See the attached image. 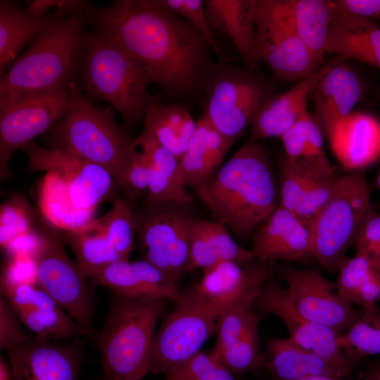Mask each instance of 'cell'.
Listing matches in <instances>:
<instances>
[{
	"label": "cell",
	"instance_id": "1",
	"mask_svg": "<svg viewBox=\"0 0 380 380\" xmlns=\"http://www.w3.org/2000/svg\"><path fill=\"white\" fill-rule=\"evenodd\" d=\"M86 8L96 32L141 65L165 96L187 98L202 91L212 49L186 20L156 0H119Z\"/></svg>",
	"mask_w": 380,
	"mask_h": 380
},
{
	"label": "cell",
	"instance_id": "14",
	"mask_svg": "<svg viewBox=\"0 0 380 380\" xmlns=\"http://www.w3.org/2000/svg\"><path fill=\"white\" fill-rule=\"evenodd\" d=\"M254 306L279 317L285 324L289 338L323 359L338 377L351 376L355 365L348 360L338 346V334L327 327L308 319L295 309L286 289L276 281L274 269Z\"/></svg>",
	"mask_w": 380,
	"mask_h": 380
},
{
	"label": "cell",
	"instance_id": "57",
	"mask_svg": "<svg viewBox=\"0 0 380 380\" xmlns=\"http://www.w3.org/2000/svg\"><path fill=\"white\" fill-rule=\"evenodd\" d=\"M0 380H13L11 365L1 355L0 357Z\"/></svg>",
	"mask_w": 380,
	"mask_h": 380
},
{
	"label": "cell",
	"instance_id": "55",
	"mask_svg": "<svg viewBox=\"0 0 380 380\" xmlns=\"http://www.w3.org/2000/svg\"><path fill=\"white\" fill-rule=\"evenodd\" d=\"M14 310L23 324L35 334L36 336L50 339L45 323L39 312L34 307L31 306Z\"/></svg>",
	"mask_w": 380,
	"mask_h": 380
},
{
	"label": "cell",
	"instance_id": "23",
	"mask_svg": "<svg viewBox=\"0 0 380 380\" xmlns=\"http://www.w3.org/2000/svg\"><path fill=\"white\" fill-rule=\"evenodd\" d=\"M263 2L304 42L322 65L329 28L336 18L334 1L263 0Z\"/></svg>",
	"mask_w": 380,
	"mask_h": 380
},
{
	"label": "cell",
	"instance_id": "34",
	"mask_svg": "<svg viewBox=\"0 0 380 380\" xmlns=\"http://www.w3.org/2000/svg\"><path fill=\"white\" fill-rule=\"evenodd\" d=\"M91 279L122 296L161 298L133 262L128 260L108 265Z\"/></svg>",
	"mask_w": 380,
	"mask_h": 380
},
{
	"label": "cell",
	"instance_id": "48",
	"mask_svg": "<svg viewBox=\"0 0 380 380\" xmlns=\"http://www.w3.org/2000/svg\"><path fill=\"white\" fill-rule=\"evenodd\" d=\"M17 313L1 294L0 296V348L8 350L21 346L32 338L25 331Z\"/></svg>",
	"mask_w": 380,
	"mask_h": 380
},
{
	"label": "cell",
	"instance_id": "30",
	"mask_svg": "<svg viewBox=\"0 0 380 380\" xmlns=\"http://www.w3.org/2000/svg\"><path fill=\"white\" fill-rule=\"evenodd\" d=\"M263 367L277 380H299L316 376H337L323 359L289 337L267 341Z\"/></svg>",
	"mask_w": 380,
	"mask_h": 380
},
{
	"label": "cell",
	"instance_id": "8",
	"mask_svg": "<svg viewBox=\"0 0 380 380\" xmlns=\"http://www.w3.org/2000/svg\"><path fill=\"white\" fill-rule=\"evenodd\" d=\"M372 208L363 170L337 178L331 197L311 221L312 254L325 269L339 270Z\"/></svg>",
	"mask_w": 380,
	"mask_h": 380
},
{
	"label": "cell",
	"instance_id": "25",
	"mask_svg": "<svg viewBox=\"0 0 380 380\" xmlns=\"http://www.w3.org/2000/svg\"><path fill=\"white\" fill-rule=\"evenodd\" d=\"M325 51L380 70V25L373 19L349 14L338 15L330 24Z\"/></svg>",
	"mask_w": 380,
	"mask_h": 380
},
{
	"label": "cell",
	"instance_id": "22",
	"mask_svg": "<svg viewBox=\"0 0 380 380\" xmlns=\"http://www.w3.org/2000/svg\"><path fill=\"white\" fill-rule=\"evenodd\" d=\"M311 93L315 102L312 118L327 137L332 127L352 113L364 97L365 84L344 61L328 70Z\"/></svg>",
	"mask_w": 380,
	"mask_h": 380
},
{
	"label": "cell",
	"instance_id": "19",
	"mask_svg": "<svg viewBox=\"0 0 380 380\" xmlns=\"http://www.w3.org/2000/svg\"><path fill=\"white\" fill-rule=\"evenodd\" d=\"M251 251L262 262L303 261L312 256L311 222L279 205L255 232Z\"/></svg>",
	"mask_w": 380,
	"mask_h": 380
},
{
	"label": "cell",
	"instance_id": "28",
	"mask_svg": "<svg viewBox=\"0 0 380 380\" xmlns=\"http://www.w3.org/2000/svg\"><path fill=\"white\" fill-rule=\"evenodd\" d=\"M144 127L179 160L186 151L196 127L188 108L180 103H164L151 95L144 113Z\"/></svg>",
	"mask_w": 380,
	"mask_h": 380
},
{
	"label": "cell",
	"instance_id": "17",
	"mask_svg": "<svg viewBox=\"0 0 380 380\" xmlns=\"http://www.w3.org/2000/svg\"><path fill=\"white\" fill-rule=\"evenodd\" d=\"M69 92L58 91L31 98L0 109V178L9 176L14 151L46 133L65 115Z\"/></svg>",
	"mask_w": 380,
	"mask_h": 380
},
{
	"label": "cell",
	"instance_id": "51",
	"mask_svg": "<svg viewBox=\"0 0 380 380\" xmlns=\"http://www.w3.org/2000/svg\"><path fill=\"white\" fill-rule=\"evenodd\" d=\"M19 283L37 284V266L33 258H13L1 279V286Z\"/></svg>",
	"mask_w": 380,
	"mask_h": 380
},
{
	"label": "cell",
	"instance_id": "38",
	"mask_svg": "<svg viewBox=\"0 0 380 380\" xmlns=\"http://www.w3.org/2000/svg\"><path fill=\"white\" fill-rule=\"evenodd\" d=\"M379 270L380 260L373 257L356 253L348 258L338 270V293L348 303H355L361 288Z\"/></svg>",
	"mask_w": 380,
	"mask_h": 380
},
{
	"label": "cell",
	"instance_id": "41",
	"mask_svg": "<svg viewBox=\"0 0 380 380\" xmlns=\"http://www.w3.org/2000/svg\"><path fill=\"white\" fill-rule=\"evenodd\" d=\"M167 10L179 15L199 32L209 44L212 51L224 60L220 47L210 25L204 0H156Z\"/></svg>",
	"mask_w": 380,
	"mask_h": 380
},
{
	"label": "cell",
	"instance_id": "3",
	"mask_svg": "<svg viewBox=\"0 0 380 380\" xmlns=\"http://www.w3.org/2000/svg\"><path fill=\"white\" fill-rule=\"evenodd\" d=\"M81 8L48 25L0 77V109L68 91L82 69L85 39Z\"/></svg>",
	"mask_w": 380,
	"mask_h": 380
},
{
	"label": "cell",
	"instance_id": "11",
	"mask_svg": "<svg viewBox=\"0 0 380 380\" xmlns=\"http://www.w3.org/2000/svg\"><path fill=\"white\" fill-rule=\"evenodd\" d=\"M22 149L28 158L27 170L56 175L65 184L74 206L81 210L95 213L115 181L106 170L68 148H46L32 141Z\"/></svg>",
	"mask_w": 380,
	"mask_h": 380
},
{
	"label": "cell",
	"instance_id": "35",
	"mask_svg": "<svg viewBox=\"0 0 380 380\" xmlns=\"http://www.w3.org/2000/svg\"><path fill=\"white\" fill-rule=\"evenodd\" d=\"M115 251L123 260H128L134 249V214L130 206L116 200L101 217L94 220Z\"/></svg>",
	"mask_w": 380,
	"mask_h": 380
},
{
	"label": "cell",
	"instance_id": "16",
	"mask_svg": "<svg viewBox=\"0 0 380 380\" xmlns=\"http://www.w3.org/2000/svg\"><path fill=\"white\" fill-rule=\"evenodd\" d=\"M286 291L295 309L304 317L327 327L338 335L362 315L338 293L336 284L312 270L286 267L281 271Z\"/></svg>",
	"mask_w": 380,
	"mask_h": 380
},
{
	"label": "cell",
	"instance_id": "60",
	"mask_svg": "<svg viewBox=\"0 0 380 380\" xmlns=\"http://www.w3.org/2000/svg\"><path fill=\"white\" fill-rule=\"evenodd\" d=\"M376 186L378 189H380V168L376 180Z\"/></svg>",
	"mask_w": 380,
	"mask_h": 380
},
{
	"label": "cell",
	"instance_id": "20",
	"mask_svg": "<svg viewBox=\"0 0 380 380\" xmlns=\"http://www.w3.org/2000/svg\"><path fill=\"white\" fill-rule=\"evenodd\" d=\"M326 138L346 170H363L380 158V120L371 114L350 113L332 127Z\"/></svg>",
	"mask_w": 380,
	"mask_h": 380
},
{
	"label": "cell",
	"instance_id": "7",
	"mask_svg": "<svg viewBox=\"0 0 380 380\" xmlns=\"http://www.w3.org/2000/svg\"><path fill=\"white\" fill-rule=\"evenodd\" d=\"M273 82L255 70L210 61L202 91L205 112L224 135L237 139L275 94Z\"/></svg>",
	"mask_w": 380,
	"mask_h": 380
},
{
	"label": "cell",
	"instance_id": "31",
	"mask_svg": "<svg viewBox=\"0 0 380 380\" xmlns=\"http://www.w3.org/2000/svg\"><path fill=\"white\" fill-rule=\"evenodd\" d=\"M39 205L51 224L66 232L78 230L94 220V213L74 206L65 184L53 173H45L41 181Z\"/></svg>",
	"mask_w": 380,
	"mask_h": 380
},
{
	"label": "cell",
	"instance_id": "45",
	"mask_svg": "<svg viewBox=\"0 0 380 380\" xmlns=\"http://www.w3.org/2000/svg\"><path fill=\"white\" fill-rule=\"evenodd\" d=\"M20 201L11 200L1 206L0 244L3 248L32 230L30 215Z\"/></svg>",
	"mask_w": 380,
	"mask_h": 380
},
{
	"label": "cell",
	"instance_id": "24",
	"mask_svg": "<svg viewBox=\"0 0 380 380\" xmlns=\"http://www.w3.org/2000/svg\"><path fill=\"white\" fill-rule=\"evenodd\" d=\"M210 25L227 34L235 46L244 68L255 70L260 60L256 51V0H206Z\"/></svg>",
	"mask_w": 380,
	"mask_h": 380
},
{
	"label": "cell",
	"instance_id": "26",
	"mask_svg": "<svg viewBox=\"0 0 380 380\" xmlns=\"http://www.w3.org/2000/svg\"><path fill=\"white\" fill-rule=\"evenodd\" d=\"M236 140L222 134L203 113L179 160L185 185L196 189L210 179Z\"/></svg>",
	"mask_w": 380,
	"mask_h": 380
},
{
	"label": "cell",
	"instance_id": "39",
	"mask_svg": "<svg viewBox=\"0 0 380 380\" xmlns=\"http://www.w3.org/2000/svg\"><path fill=\"white\" fill-rule=\"evenodd\" d=\"M165 380H236L210 351L201 350L165 374Z\"/></svg>",
	"mask_w": 380,
	"mask_h": 380
},
{
	"label": "cell",
	"instance_id": "50",
	"mask_svg": "<svg viewBox=\"0 0 380 380\" xmlns=\"http://www.w3.org/2000/svg\"><path fill=\"white\" fill-rule=\"evenodd\" d=\"M308 113L309 111L279 137L285 150V156L291 161H297L305 155L307 140L306 119Z\"/></svg>",
	"mask_w": 380,
	"mask_h": 380
},
{
	"label": "cell",
	"instance_id": "37",
	"mask_svg": "<svg viewBox=\"0 0 380 380\" xmlns=\"http://www.w3.org/2000/svg\"><path fill=\"white\" fill-rule=\"evenodd\" d=\"M32 307L42 316L51 340L86 336L83 329L38 285Z\"/></svg>",
	"mask_w": 380,
	"mask_h": 380
},
{
	"label": "cell",
	"instance_id": "56",
	"mask_svg": "<svg viewBox=\"0 0 380 380\" xmlns=\"http://www.w3.org/2000/svg\"><path fill=\"white\" fill-rule=\"evenodd\" d=\"M363 380H380V361L367 367Z\"/></svg>",
	"mask_w": 380,
	"mask_h": 380
},
{
	"label": "cell",
	"instance_id": "18",
	"mask_svg": "<svg viewBox=\"0 0 380 380\" xmlns=\"http://www.w3.org/2000/svg\"><path fill=\"white\" fill-rule=\"evenodd\" d=\"M6 351L13 380H80L83 353L79 338L64 344L35 336Z\"/></svg>",
	"mask_w": 380,
	"mask_h": 380
},
{
	"label": "cell",
	"instance_id": "15",
	"mask_svg": "<svg viewBox=\"0 0 380 380\" xmlns=\"http://www.w3.org/2000/svg\"><path fill=\"white\" fill-rule=\"evenodd\" d=\"M256 51L281 80L300 81L322 65L304 42L274 15L263 0H256Z\"/></svg>",
	"mask_w": 380,
	"mask_h": 380
},
{
	"label": "cell",
	"instance_id": "61",
	"mask_svg": "<svg viewBox=\"0 0 380 380\" xmlns=\"http://www.w3.org/2000/svg\"><path fill=\"white\" fill-rule=\"evenodd\" d=\"M102 380V379H101Z\"/></svg>",
	"mask_w": 380,
	"mask_h": 380
},
{
	"label": "cell",
	"instance_id": "43",
	"mask_svg": "<svg viewBox=\"0 0 380 380\" xmlns=\"http://www.w3.org/2000/svg\"><path fill=\"white\" fill-rule=\"evenodd\" d=\"M279 172V205L296 213L303 201L310 175L286 156L281 160Z\"/></svg>",
	"mask_w": 380,
	"mask_h": 380
},
{
	"label": "cell",
	"instance_id": "44",
	"mask_svg": "<svg viewBox=\"0 0 380 380\" xmlns=\"http://www.w3.org/2000/svg\"><path fill=\"white\" fill-rule=\"evenodd\" d=\"M149 179V163L142 151L134 145L122 171L120 187L129 198L134 199L147 194Z\"/></svg>",
	"mask_w": 380,
	"mask_h": 380
},
{
	"label": "cell",
	"instance_id": "54",
	"mask_svg": "<svg viewBox=\"0 0 380 380\" xmlns=\"http://www.w3.org/2000/svg\"><path fill=\"white\" fill-rule=\"evenodd\" d=\"M26 9L37 16H43L51 9L56 8L63 13H73L83 8L84 1L79 0H33L26 2Z\"/></svg>",
	"mask_w": 380,
	"mask_h": 380
},
{
	"label": "cell",
	"instance_id": "32",
	"mask_svg": "<svg viewBox=\"0 0 380 380\" xmlns=\"http://www.w3.org/2000/svg\"><path fill=\"white\" fill-rule=\"evenodd\" d=\"M64 241L76 257V263L85 278L92 279L108 265L123 260L113 248L95 220L73 232H67Z\"/></svg>",
	"mask_w": 380,
	"mask_h": 380
},
{
	"label": "cell",
	"instance_id": "9",
	"mask_svg": "<svg viewBox=\"0 0 380 380\" xmlns=\"http://www.w3.org/2000/svg\"><path fill=\"white\" fill-rule=\"evenodd\" d=\"M188 205L146 199L134 210L135 232L144 260L176 281L189 272L191 234L197 219Z\"/></svg>",
	"mask_w": 380,
	"mask_h": 380
},
{
	"label": "cell",
	"instance_id": "52",
	"mask_svg": "<svg viewBox=\"0 0 380 380\" xmlns=\"http://www.w3.org/2000/svg\"><path fill=\"white\" fill-rule=\"evenodd\" d=\"M334 3L336 17L349 14L380 20V0H337Z\"/></svg>",
	"mask_w": 380,
	"mask_h": 380
},
{
	"label": "cell",
	"instance_id": "33",
	"mask_svg": "<svg viewBox=\"0 0 380 380\" xmlns=\"http://www.w3.org/2000/svg\"><path fill=\"white\" fill-rule=\"evenodd\" d=\"M337 343L354 365L364 357L380 355V308H362L361 317L337 335Z\"/></svg>",
	"mask_w": 380,
	"mask_h": 380
},
{
	"label": "cell",
	"instance_id": "47",
	"mask_svg": "<svg viewBox=\"0 0 380 380\" xmlns=\"http://www.w3.org/2000/svg\"><path fill=\"white\" fill-rule=\"evenodd\" d=\"M336 179L337 178L325 179L309 176L303 201L296 213L311 222L331 197Z\"/></svg>",
	"mask_w": 380,
	"mask_h": 380
},
{
	"label": "cell",
	"instance_id": "40",
	"mask_svg": "<svg viewBox=\"0 0 380 380\" xmlns=\"http://www.w3.org/2000/svg\"><path fill=\"white\" fill-rule=\"evenodd\" d=\"M217 322V339L213 352L224 349L258 325V318L251 308L236 305L222 312Z\"/></svg>",
	"mask_w": 380,
	"mask_h": 380
},
{
	"label": "cell",
	"instance_id": "4",
	"mask_svg": "<svg viewBox=\"0 0 380 380\" xmlns=\"http://www.w3.org/2000/svg\"><path fill=\"white\" fill-rule=\"evenodd\" d=\"M166 300L112 293L104 324L94 338L102 380H142L150 373L156 327Z\"/></svg>",
	"mask_w": 380,
	"mask_h": 380
},
{
	"label": "cell",
	"instance_id": "42",
	"mask_svg": "<svg viewBox=\"0 0 380 380\" xmlns=\"http://www.w3.org/2000/svg\"><path fill=\"white\" fill-rule=\"evenodd\" d=\"M134 145L142 151L151 166L186 186L179 160L160 144L147 129L144 127L142 133L134 139Z\"/></svg>",
	"mask_w": 380,
	"mask_h": 380
},
{
	"label": "cell",
	"instance_id": "36",
	"mask_svg": "<svg viewBox=\"0 0 380 380\" xmlns=\"http://www.w3.org/2000/svg\"><path fill=\"white\" fill-rule=\"evenodd\" d=\"M210 352L233 374L245 373L264 366V355L260 352L258 325L251 327L224 349Z\"/></svg>",
	"mask_w": 380,
	"mask_h": 380
},
{
	"label": "cell",
	"instance_id": "59",
	"mask_svg": "<svg viewBox=\"0 0 380 380\" xmlns=\"http://www.w3.org/2000/svg\"><path fill=\"white\" fill-rule=\"evenodd\" d=\"M372 257L380 260V243Z\"/></svg>",
	"mask_w": 380,
	"mask_h": 380
},
{
	"label": "cell",
	"instance_id": "2",
	"mask_svg": "<svg viewBox=\"0 0 380 380\" xmlns=\"http://www.w3.org/2000/svg\"><path fill=\"white\" fill-rule=\"evenodd\" d=\"M196 191L216 221L242 237L250 236L279 205L269 156L252 139Z\"/></svg>",
	"mask_w": 380,
	"mask_h": 380
},
{
	"label": "cell",
	"instance_id": "5",
	"mask_svg": "<svg viewBox=\"0 0 380 380\" xmlns=\"http://www.w3.org/2000/svg\"><path fill=\"white\" fill-rule=\"evenodd\" d=\"M68 92L65 115L46 133L49 147L68 148L100 165L120 186L134 139L118 124L111 107L94 106L75 82L70 84Z\"/></svg>",
	"mask_w": 380,
	"mask_h": 380
},
{
	"label": "cell",
	"instance_id": "13",
	"mask_svg": "<svg viewBox=\"0 0 380 380\" xmlns=\"http://www.w3.org/2000/svg\"><path fill=\"white\" fill-rule=\"evenodd\" d=\"M273 269V261L221 262L203 270L201 279L183 292L219 318L236 305L252 308Z\"/></svg>",
	"mask_w": 380,
	"mask_h": 380
},
{
	"label": "cell",
	"instance_id": "10",
	"mask_svg": "<svg viewBox=\"0 0 380 380\" xmlns=\"http://www.w3.org/2000/svg\"><path fill=\"white\" fill-rule=\"evenodd\" d=\"M34 260L37 284L46 292L94 342V298L75 261L66 252L61 238L54 232L44 234Z\"/></svg>",
	"mask_w": 380,
	"mask_h": 380
},
{
	"label": "cell",
	"instance_id": "49",
	"mask_svg": "<svg viewBox=\"0 0 380 380\" xmlns=\"http://www.w3.org/2000/svg\"><path fill=\"white\" fill-rule=\"evenodd\" d=\"M380 243V213L372 208L362 221L354 246L357 253L372 257Z\"/></svg>",
	"mask_w": 380,
	"mask_h": 380
},
{
	"label": "cell",
	"instance_id": "46",
	"mask_svg": "<svg viewBox=\"0 0 380 380\" xmlns=\"http://www.w3.org/2000/svg\"><path fill=\"white\" fill-rule=\"evenodd\" d=\"M149 167L150 179L146 199L182 204H189L192 201L193 198L186 190V186L158 171L150 164Z\"/></svg>",
	"mask_w": 380,
	"mask_h": 380
},
{
	"label": "cell",
	"instance_id": "58",
	"mask_svg": "<svg viewBox=\"0 0 380 380\" xmlns=\"http://www.w3.org/2000/svg\"><path fill=\"white\" fill-rule=\"evenodd\" d=\"M299 380H346L343 378H340L334 376H310Z\"/></svg>",
	"mask_w": 380,
	"mask_h": 380
},
{
	"label": "cell",
	"instance_id": "29",
	"mask_svg": "<svg viewBox=\"0 0 380 380\" xmlns=\"http://www.w3.org/2000/svg\"><path fill=\"white\" fill-rule=\"evenodd\" d=\"M65 14L58 11L37 16L13 1H0V72L4 74L18 53L48 25ZM34 40V39H33Z\"/></svg>",
	"mask_w": 380,
	"mask_h": 380
},
{
	"label": "cell",
	"instance_id": "27",
	"mask_svg": "<svg viewBox=\"0 0 380 380\" xmlns=\"http://www.w3.org/2000/svg\"><path fill=\"white\" fill-rule=\"evenodd\" d=\"M254 259L253 251L237 244L224 224L216 220H196L191 234L189 272L197 268L204 270L226 261L247 265Z\"/></svg>",
	"mask_w": 380,
	"mask_h": 380
},
{
	"label": "cell",
	"instance_id": "53",
	"mask_svg": "<svg viewBox=\"0 0 380 380\" xmlns=\"http://www.w3.org/2000/svg\"><path fill=\"white\" fill-rule=\"evenodd\" d=\"M44 236L32 230L11 241L5 248L13 258L25 257L34 258L44 242Z\"/></svg>",
	"mask_w": 380,
	"mask_h": 380
},
{
	"label": "cell",
	"instance_id": "12",
	"mask_svg": "<svg viewBox=\"0 0 380 380\" xmlns=\"http://www.w3.org/2000/svg\"><path fill=\"white\" fill-rule=\"evenodd\" d=\"M157 331L150 373L165 374L201 350L216 330L218 318L184 292Z\"/></svg>",
	"mask_w": 380,
	"mask_h": 380
},
{
	"label": "cell",
	"instance_id": "21",
	"mask_svg": "<svg viewBox=\"0 0 380 380\" xmlns=\"http://www.w3.org/2000/svg\"><path fill=\"white\" fill-rule=\"evenodd\" d=\"M346 61L336 56L298 81L286 92L274 95L261 108L251 125V139L280 137L308 112V99L319 80L335 65Z\"/></svg>",
	"mask_w": 380,
	"mask_h": 380
},
{
	"label": "cell",
	"instance_id": "6",
	"mask_svg": "<svg viewBox=\"0 0 380 380\" xmlns=\"http://www.w3.org/2000/svg\"><path fill=\"white\" fill-rule=\"evenodd\" d=\"M81 72L84 89L111 104L127 127L144 120L153 82L122 48L97 32L87 37Z\"/></svg>",
	"mask_w": 380,
	"mask_h": 380
}]
</instances>
